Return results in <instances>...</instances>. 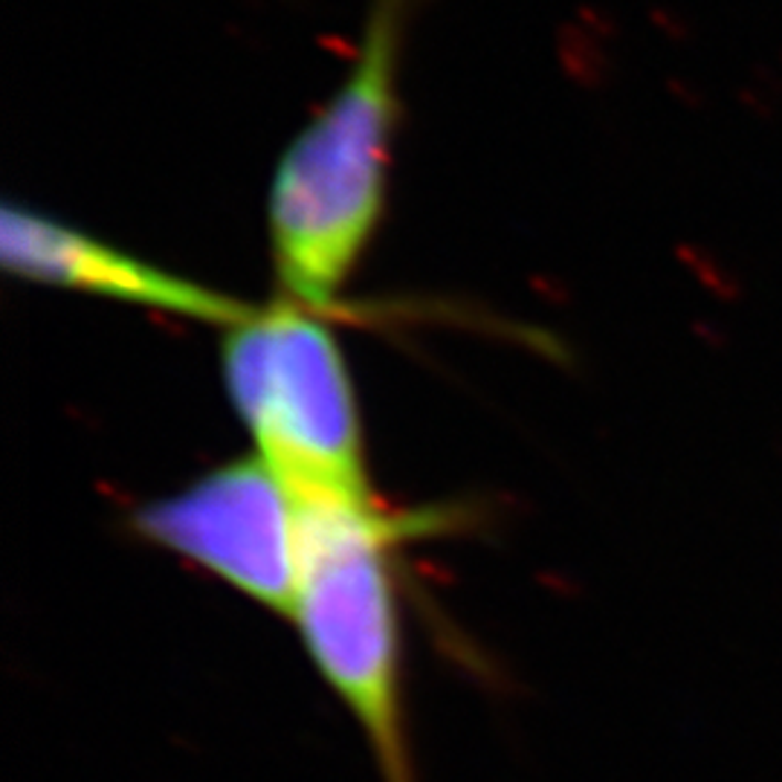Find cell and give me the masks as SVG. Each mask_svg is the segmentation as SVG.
Here are the masks:
<instances>
[{
  "mask_svg": "<svg viewBox=\"0 0 782 782\" xmlns=\"http://www.w3.org/2000/svg\"><path fill=\"white\" fill-rule=\"evenodd\" d=\"M296 516L299 589L290 617L305 652L357 721L380 782H421L409 739L389 560L400 521L380 505L330 499L296 501Z\"/></svg>",
  "mask_w": 782,
  "mask_h": 782,
  "instance_id": "2",
  "label": "cell"
},
{
  "mask_svg": "<svg viewBox=\"0 0 782 782\" xmlns=\"http://www.w3.org/2000/svg\"><path fill=\"white\" fill-rule=\"evenodd\" d=\"M418 0H369L351 62L284 146L267 232L284 299L325 314L353 276L389 200L403 59Z\"/></svg>",
  "mask_w": 782,
  "mask_h": 782,
  "instance_id": "1",
  "label": "cell"
},
{
  "mask_svg": "<svg viewBox=\"0 0 782 782\" xmlns=\"http://www.w3.org/2000/svg\"><path fill=\"white\" fill-rule=\"evenodd\" d=\"M323 316L284 296L253 307L223 328V385L293 499L377 505L346 353Z\"/></svg>",
  "mask_w": 782,
  "mask_h": 782,
  "instance_id": "3",
  "label": "cell"
},
{
  "mask_svg": "<svg viewBox=\"0 0 782 782\" xmlns=\"http://www.w3.org/2000/svg\"><path fill=\"white\" fill-rule=\"evenodd\" d=\"M0 261L7 273L27 282L166 310L221 328L241 323L253 310L215 287L148 264L59 218L18 203H7L0 212Z\"/></svg>",
  "mask_w": 782,
  "mask_h": 782,
  "instance_id": "5",
  "label": "cell"
},
{
  "mask_svg": "<svg viewBox=\"0 0 782 782\" xmlns=\"http://www.w3.org/2000/svg\"><path fill=\"white\" fill-rule=\"evenodd\" d=\"M148 542L215 574L258 606L290 617L299 589V516L258 458L230 461L130 519Z\"/></svg>",
  "mask_w": 782,
  "mask_h": 782,
  "instance_id": "4",
  "label": "cell"
}]
</instances>
